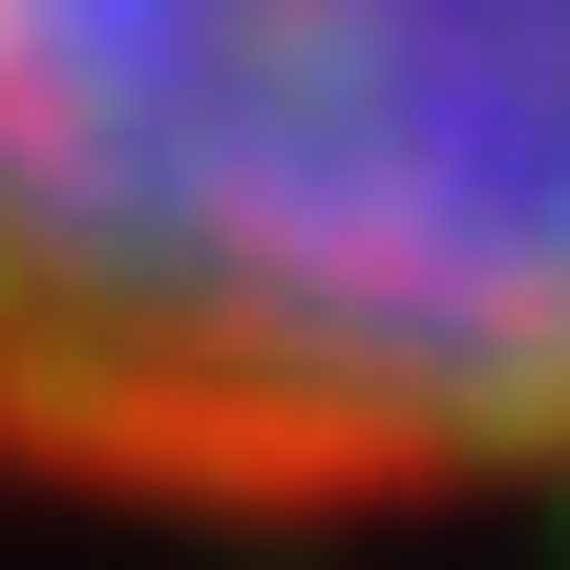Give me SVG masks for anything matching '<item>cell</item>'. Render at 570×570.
<instances>
[{
    "mask_svg": "<svg viewBox=\"0 0 570 570\" xmlns=\"http://www.w3.org/2000/svg\"><path fill=\"white\" fill-rule=\"evenodd\" d=\"M0 465L127 508L570 465V0H0Z\"/></svg>",
    "mask_w": 570,
    "mask_h": 570,
    "instance_id": "6da1fadb",
    "label": "cell"
}]
</instances>
